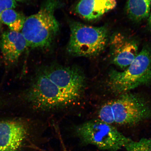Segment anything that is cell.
Returning a JSON list of instances; mask_svg holds the SVG:
<instances>
[{"mask_svg":"<svg viewBox=\"0 0 151 151\" xmlns=\"http://www.w3.org/2000/svg\"><path fill=\"white\" fill-rule=\"evenodd\" d=\"M61 6L60 0H45L36 14L26 19L21 33L27 47L41 50L50 48L60 30L55 14Z\"/></svg>","mask_w":151,"mask_h":151,"instance_id":"obj_1","label":"cell"},{"mask_svg":"<svg viewBox=\"0 0 151 151\" xmlns=\"http://www.w3.org/2000/svg\"><path fill=\"white\" fill-rule=\"evenodd\" d=\"M16 6L17 2L15 0H0V31L1 27V16L2 13L5 9H14Z\"/></svg>","mask_w":151,"mask_h":151,"instance_id":"obj_15","label":"cell"},{"mask_svg":"<svg viewBox=\"0 0 151 151\" xmlns=\"http://www.w3.org/2000/svg\"><path fill=\"white\" fill-rule=\"evenodd\" d=\"M26 19L23 14L13 9H5L1 16L2 23L8 26L10 31L16 32L22 31Z\"/></svg>","mask_w":151,"mask_h":151,"instance_id":"obj_13","label":"cell"},{"mask_svg":"<svg viewBox=\"0 0 151 151\" xmlns=\"http://www.w3.org/2000/svg\"><path fill=\"white\" fill-rule=\"evenodd\" d=\"M24 99L33 109L41 111L65 108L76 102L42 70L36 76L24 92Z\"/></svg>","mask_w":151,"mask_h":151,"instance_id":"obj_4","label":"cell"},{"mask_svg":"<svg viewBox=\"0 0 151 151\" xmlns=\"http://www.w3.org/2000/svg\"><path fill=\"white\" fill-rule=\"evenodd\" d=\"M28 128L17 119L0 120V151H19L27 137Z\"/></svg>","mask_w":151,"mask_h":151,"instance_id":"obj_9","label":"cell"},{"mask_svg":"<svg viewBox=\"0 0 151 151\" xmlns=\"http://www.w3.org/2000/svg\"><path fill=\"white\" fill-rule=\"evenodd\" d=\"M150 1H151V0H150Z\"/></svg>","mask_w":151,"mask_h":151,"instance_id":"obj_18","label":"cell"},{"mask_svg":"<svg viewBox=\"0 0 151 151\" xmlns=\"http://www.w3.org/2000/svg\"><path fill=\"white\" fill-rule=\"evenodd\" d=\"M151 83V47H143L133 62L123 71L111 70L107 85L113 93L122 94Z\"/></svg>","mask_w":151,"mask_h":151,"instance_id":"obj_3","label":"cell"},{"mask_svg":"<svg viewBox=\"0 0 151 151\" xmlns=\"http://www.w3.org/2000/svg\"><path fill=\"white\" fill-rule=\"evenodd\" d=\"M124 148L127 151H151V138H142L137 141L132 140Z\"/></svg>","mask_w":151,"mask_h":151,"instance_id":"obj_14","label":"cell"},{"mask_svg":"<svg viewBox=\"0 0 151 151\" xmlns=\"http://www.w3.org/2000/svg\"><path fill=\"white\" fill-rule=\"evenodd\" d=\"M109 42L111 62L123 70L139 53V43L136 40L121 33L113 34Z\"/></svg>","mask_w":151,"mask_h":151,"instance_id":"obj_8","label":"cell"},{"mask_svg":"<svg viewBox=\"0 0 151 151\" xmlns=\"http://www.w3.org/2000/svg\"><path fill=\"white\" fill-rule=\"evenodd\" d=\"M69 26L70 36L67 51L71 55L94 57L105 50L109 40L106 27H94L75 21L70 22Z\"/></svg>","mask_w":151,"mask_h":151,"instance_id":"obj_5","label":"cell"},{"mask_svg":"<svg viewBox=\"0 0 151 151\" xmlns=\"http://www.w3.org/2000/svg\"><path fill=\"white\" fill-rule=\"evenodd\" d=\"M15 1H28V0H15Z\"/></svg>","mask_w":151,"mask_h":151,"instance_id":"obj_17","label":"cell"},{"mask_svg":"<svg viewBox=\"0 0 151 151\" xmlns=\"http://www.w3.org/2000/svg\"><path fill=\"white\" fill-rule=\"evenodd\" d=\"M150 0H127L126 12L129 17L135 22L148 18L150 14Z\"/></svg>","mask_w":151,"mask_h":151,"instance_id":"obj_12","label":"cell"},{"mask_svg":"<svg viewBox=\"0 0 151 151\" xmlns=\"http://www.w3.org/2000/svg\"><path fill=\"white\" fill-rule=\"evenodd\" d=\"M116 5V0H80L75 9L83 19L93 21L114 9Z\"/></svg>","mask_w":151,"mask_h":151,"instance_id":"obj_11","label":"cell"},{"mask_svg":"<svg viewBox=\"0 0 151 151\" xmlns=\"http://www.w3.org/2000/svg\"><path fill=\"white\" fill-rule=\"evenodd\" d=\"M99 115L106 123L132 126L151 118V107L143 96L129 92L104 104Z\"/></svg>","mask_w":151,"mask_h":151,"instance_id":"obj_2","label":"cell"},{"mask_svg":"<svg viewBox=\"0 0 151 151\" xmlns=\"http://www.w3.org/2000/svg\"><path fill=\"white\" fill-rule=\"evenodd\" d=\"M42 71L51 80L75 100L79 101L83 94L86 82L83 71L76 66H50Z\"/></svg>","mask_w":151,"mask_h":151,"instance_id":"obj_7","label":"cell"},{"mask_svg":"<svg viewBox=\"0 0 151 151\" xmlns=\"http://www.w3.org/2000/svg\"><path fill=\"white\" fill-rule=\"evenodd\" d=\"M76 132L83 142L104 151H117L132 140L112 124L99 119L81 124L77 127Z\"/></svg>","mask_w":151,"mask_h":151,"instance_id":"obj_6","label":"cell"},{"mask_svg":"<svg viewBox=\"0 0 151 151\" xmlns=\"http://www.w3.org/2000/svg\"><path fill=\"white\" fill-rule=\"evenodd\" d=\"M27 47L25 39L20 32L6 31L0 37V50L7 67L16 65Z\"/></svg>","mask_w":151,"mask_h":151,"instance_id":"obj_10","label":"cell"},{"mask_svg":"<svg viewBox=\"0 0 151 151\" xmlns=\"http://www.w3.org/2000/svg\"><path fill=\"white\" fill-rule=\"evenodd\" d=\"M148 24L150 27L151 28V12L150 13L148 18Z\"/></svg>","mask_w":151,"mask_h":151,"instance_id":"obj_16","label":"cell"}]
</instances>
